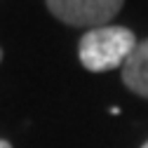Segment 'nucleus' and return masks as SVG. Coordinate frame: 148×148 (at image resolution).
<instances>
[{
	"instance_id": "obj_3",
	"label": "nucleus",
	"mask_w": 148,
	"mask_h": 148,
	"mask_svg": "<svg viewBox=\"0 0 148 148\" xmlns=\"http://www.w3.org/2000/svg\"><path fill=\"white\" fill-rule=\"evenodd\" d=\"M122 82L129 92L148 99V40L136 42L134 52L122 66Z\"/></svg>"
},
{
	"instance_id": "obj_2",
	"label": "nucleus",
	"mask_w": 148,
	"mask_h": 148,
	"mask_svg": "<svg viewBox=\"0 0 148 148\" xmlns=\"http://www.w3.org/2000/svg\"><path fill=\"white\" fill-rule=\"evenodd\" d=\"M45 3L59 21L92 31L108 26L122 10L125 0H45Z\"/></svg>"
},
{
	"instance_id": "obj_6",
	"label": "nucleus",
	"mask_w": 148,
	"mask_h": 148,
	"mask_svg": "<svg viewBox=\"0 0 148 148\" xmlns=\"http://www.w3.org/2000/svg\"><path fill=\"white\" fill-rule=\"evenodd\" d=\"M0 61H3V49H0Z\"/></svg>"
},
{
	"instance_id": "obj_1",
	"label": "nucleus",
	"mask_w": 148,
	"mask_h": 148,
	"mask_svg": "<svg viewBox=\"0 0 148 148\" xmlns=\"http://www.w3.org/2000/svg\"><path fill=\"white\" fill-rule=\"evenodd\" d=\"M136 47L134 33L125 26H101L87 31L80 45H78V57L80 64L92 73H103L122 68L129 54Z\"/></svg>"
},
{
	"instance_id": "obj_4",
	"label": "nucleus",
	"mask_w": 148,
	"mask_h": 148,
	"mask_svg": "<svg viewBox=\"0 0 148 148\" xmlns=\"http://www.w3.org/2000/svg\"><path fill=\"white\" fill-rule=\"evenodd\" d=\"M0 148H12V146H10V141H5V139H0Z\"/></svg>"
},
{
	"instance_id": "obj_5",
	"label": "nucleus",
	"mask_w": 148,
	"mask_h": 148,
	"mask_svg": "<svg viewBox=\"0 0 148 148\" xmlns=\"http://www.w3.org/2000/svg\"><path fill=\"white\" fill-rule=\"evenodd\" d=\"M141 148H148V141H146V143H143V146H141Z\"/></svg>"
}]
</instances>
